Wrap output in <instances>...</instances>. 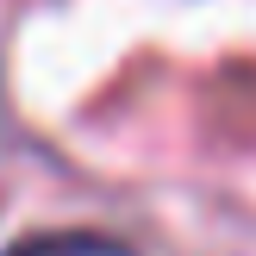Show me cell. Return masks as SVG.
<instances>
[{"label": "cell", "mask_w": 256, "mask_h": 256, "mask_svg": "<svg viewBox=\"0 0 256 256\" xmlns=\"http://www.w3.org/2000/svg\"><path fill=\"white\" fill-rule=\"evenodd\" d=\"M6 256H125V250L119 244H100L94 232H62V244H56V238H32V244H19Z\"/></svg>", "instance_id": "obj_1"}]
</instances>
